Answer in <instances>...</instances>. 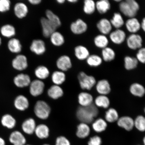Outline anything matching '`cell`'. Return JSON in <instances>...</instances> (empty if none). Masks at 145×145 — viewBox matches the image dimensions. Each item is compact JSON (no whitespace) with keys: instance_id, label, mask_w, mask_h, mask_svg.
<instances>
[{"instance_id":"cell-1","label":"cell","mask_w":145,"mask_h":145,"mask_svg":"<svg viewBox=\"0 0 145 145\" xmlns=\"http://www.w3.org/2000/svg\"><path fill=\"white\" fill-rule=\"evenodd\" d=\"M98 108L94 104L89 106H79L76 111V117L80 122L89 124L95 120L99 114Z\"/></svg>"},{"instance_id":"cell-2","label":"cell","mask_w":145,"mask_h":145,"mask_svg":"<svg viewBox=\"0 0 145 145\" xmlns=\"http://www.w3.org/2000/svg\"><path fill=\"white\" fill-rule=\"evenodd\" d=\"M119 8L121 13L129 18L135 17L140 9V6L135 0H125L119 3Z\"/></svg>"},{"instance_id":"cell-3","label":"cell","mask_w":145,"mask_h":145,"mask_svg":"<svg viewBox=\"0 0 145 145\" xmlns=\"http://www.w3.org/2000/svg\"><path fill=\"white\" fill-rule=\"evenodd\" d=\"M51 108L46 101L39 100L36 101L34 107V112L36 116L41 120H46L50 116Z\"/></svg>"},{"instance_id":"cell-4","label":"cell","mask_w":145,"mask_h":145,"mask_svg":"<svg viewBox=\"0 0 145 145\" xmlns=\"http://www.w3.org/2000/svg\"><path fill=\"white\" fill-rule=\"evenodd\" d=\"M77 78L80 86L82 89L84 90L92 89L97 82L95 77L88 75L83 71L79 72Z\"/></svg>"},{"instance_id":"cell-5","label":"cell","mask_w":145,"mask_h":145,"mask_svg":"<svg viewBox=\"0 0 145 145\" xmlns=\"http://www.w3.org/2000/svg\"><path fill=\"white\" fill-rule=\"evenodd\" d=\"M45 88L44 82L36 79L31 82L29 86V91L32 97H37L42 95L44 92Z\"/></svg>"},{"instance_id":"cell-6","label":"cell","mask_w":145,"mask_h":145,"mask_svg":"<svg viewBox=\"0 0 145 145\" xmlns=\"http://www.w3.org/2000/svg\"><path fill=\"white\" fill-rule=\"evenodd\" d=\"M126 41L127 46L131 50H138L142 47L143 39L138 34H131L126 38Z\"/></svg>"},{"instance_id":"cell-7","label":"cell","mask_w":145,"mask_h":145,"mask_svg":"<svg viewBox=\"0 0 145 145\" xmlns=\"http://www.w3.org/2000/svg\"><path fill=\"white\" fill-rule=\"evenodd\" d=\"M87 24L81 19H78L71 23L70 26V30L72 33L79 35L84 33L88 29Z\"/></svg>"},{"instance_id":"cell-8","label":"cell","mask_w":145,"mask_h":145,"mask_svg":"<svg viewBox=\"0 0 145 145\" xmlns=\"http://www.w3.org/2000/svg\"><path fill=\"white\" fill-rule=\"evenodd\" d=\"M12 66L16 70L23 71L28 68V59L26 56L23 54H19L12 61Z\"/></svg>"},{"instance_id":"cell-9","label":"cell","mask_w":145,"mask_h":145,"mask_svg":"<svg viewBox=\"0 0 145 145\" xmlns=\"http://www.w3.org/2000/svg\"><path fill=\"white\" fill-rule=\"evenodd\" d=\"M30 49L31 51L36 55H43L46 51V45L42 40L34 39L33 40L30 45Z\"/></svg>"},{"instance_id":"cell-10","label":"cell","mask_w":145,"mask_h":145,"mask_svg":"<svg viewBox=\"0 0 145 145\" xmlns=\"http://www.w3.org/2000/svg\"><path fill=\"white\" fill-rule=\"evenodd\" d=\"M56 65L59 70L64 72L68 71L72 67L71 59L67 55L61 56L57 59Z\"/></svg>"},{"instance_id":"cell-11","label":"cell","mask_w":145,"mask_h":145,"mask_svg":"<svg viewBox=\"0 0 145 145\" xmlns=\"http://www.w3.org/2000/svg\"><path fill=\"white\" fill-rule=\"evenodd\" d=\"M40 23L42 30V33L45 38H48L57 28L48 20L46 17H42L40 19Z\"/></svg>"},{"instance_id":"cell-12","label":"cell","mask_w":145,"mask_h":145,"mask_svg":"<svg viewBox=\"0 0 145 145\" xmlns=\"http://www.w3.org/2000/svg\"><path fill=\"white\" fill-rule=\"evenodd\" d=\"M118 126L127 131H131L135 127L134 120L129 116L119 117L117 122Z\"/></svg>"},{"instance_id":"cell-13","label":"cell","mask_w":145,"mask_h":145,"mask_svg":"<svg viewBox=\"0 0 145 145\" xmlns=\"http://www.w3.org/2000/svg\"><path fill=\"white\" fill-rule=\"evenodd\" d=\"M110 39L112 42L115 44H122L126 39V34L121 29H116L110 34Z\"/></svg>"},{"instance_id":"cell-14","label":"cell","mask_w":145,"mask_h":145,"mask_svg":"<svg viewBox=\"0 0 145 145\" xmlns=\"http://www.w3.org/2000/svg\"><path fill=\"white\" fill-rule=\"evenodd\" d=\"M29 76L28 74L21 73L14 77V82L18 88H23L29 86L31 82Z\"/></svg>"},{"instance_id":"cell-15","label":"cell","mask_w":145,"mask_h":145,"mask_svg":"<svg viewBox=\"0 0 145 145\" xmlns=\"http://www.w3.org/2000/svg\"><path fill=\"white\" fill-rule=\"evenodd\" d=\"M95 86L96 91L99 95H107L111 92V86L106 79H101L97 82Z\"/></svg>"},{"instance_id":"cell-16","label":"cell","mask_w":145,"mask_h":145,"mask_svg":"<svg viewBox=\"0 0 145 145\" xmlns=\"http://www.w3.org/2000/svg\"><path fill=\"white\" fill-rule=\"evenodd\" d=\"M94 100L93 96L88 92H81L78 96V103L80 106H89L93 104Z\"/></svg>"},{"instance_id":"cell-17","label":"cell","mask_w":145,"mask_h":145,"mask_svg":"<svg viewBox=\"0 0 145 145\" xmlns=\"http://www.w3.org/2000/svg\"><path fill=\"white\" fill-rule=\"evenodd\" d=\"M97 27L101 34L106 35L111 32L113 27L109 20L104 18L98 22Z\"/></svg>"},{"instance_id":"cell-18","label":"cell","mask_w":145,"mask_h":145,"mask_svg":"<svg viewBox=\"0 0 145 145\" xmlns=\"http://www.w3.org/2000/svg\"><path fill=\"white\" fill-rule=\"evenodd\" d=\"M127 30L131 34L137 33L141 29V24L135 17L129 18L125 23Z\"/></svg>"},{"instance_id":"cell-19","label":"cell","mask_w":145,"mask_h":145,"mask_svg":"<svg viewBox=\"0 0 145 145\" xmlns=\"http://www.w3.org/2000/svg\"><path fill=\"white\" fill-rule=\"evenodd\" d=\"M14 105L17 110L21 111H25L29 106V101L26 96L20 95L16 97L14 99Z\"/></svg>"},{"instance_id":"cell-20","label":"cell","mask_w":145,"mask_h":145,"mask_svg":"<svg viewBox=\"0 0 145 145\" xmlns=\"http://www.w3.org/2000/svg\"><path fill=\"white\" fill-rule=\"evenodd\" d=\"M37 125L35 119L29 118L24 121L22 125V129L25 133L32 135L34 133Z\"/></svg>"},{"instance_id":"cell-21","label":"cell","mask_w":145,"mask_h":145,"mask_svg":"<svg viewBox=\"0 0 145 145\" xmlns=\"http://www.w3.org/2000/svg\"><path fill=\"white\" fill-rule=\"evenodd\" d=\"M47 93L51 99L57 100L63 97L64 95V91L60 86L54 84L48 88Z\"/></svg>"},{"instance_id":"cell-22","label":"cell","mask_w":145,"mask_h":145,"mask_svg":"<svg viewBox=\"0 0 145 145\" xmlns=\"http://www.w3.org/2000/svg\"><path fill=\"white\" fill-rule=\"evenodd\" d=\"M90 132L91 129L88 124L80 122L77 127L76 134L78 138L83 139L88 137Z\"/></svg>"},{"instance_id":"cell-23","label":"cell","mask_w":145,"mask_h":145,"mask_svg":"<svg viewBox=\"0 0 145 145\" xmlns=\"http://www.w3.org/2000/svg\"><path fill=\"white\" fill-rule=\"evenodd\" d=\"M34 133L36 137L40 139H46L49 137L50 128L46 124L42 123L36 126Z\"/></svg>"},{"instance_id":"cell-24","label":"cell","mask_w":145,"mask_h":145,"mask_svg":"<svg viewBox=\"0 0 145 145\" xmlns=\"http://www.w3.org/2000/svg\"><path fill=\"white\" fill-rule=\"evenodd\" d=\"M9 140L14 145H25L26 139L21 132L15 131L10 134Z\"/></svg>"},{"instance_id":"cell-25","label":"cell","mask_w":145,"mask_h":145,"mask_svg":"<svg viewBox=\"0 0 145 145\" xmlns=\"http://www.w3.org/2000/svg\"><path fill=\"white\" fill-rule=\"evenodd\" d=\"M28 8L25 3H18L14 5V12L15 16L20 19L26 17L28 14Z\"/></svg>"},{"instance_id":"cell-26","label":"cell","mask_w":145,"mask_h":145,"mask_svg":"<svg viewBox=\"0 0 145 145\" xmlns=\"http://www.w3.org/2000/svg\"><path fill=\"white\" fill-rule=\"evenodd\" d=\"M74 54L80 61L86 60L90 55L89 50L84 45H78L74 48Z\"/></svg>"},{"instance_id":"cell-27","label":"cell","mask_w":145,"mask_h":145,"mask_svg":"<svg viewBox=\"0 0 145 145\" xmlns=\"http://www.w3.org/2000/svg\"><path fill=\"white\" fill-rule=\"evenodd\" d=\"M92 123V129L97 133H101L105 131L108 127L107 122L102 118L95 119Z\"/></svg>"},{"instance_id":"cell-28","label":"cell","mask_w":145,"mask_h":145,"mask_svg":"<svg viewBox=\"0 0 145 145\" xmlns=\"http://www.w3.org/2000/svg\"><path fill=\"white\" fill-rule=\"evenodd\" d=\"M129 91L131 95L135 97H142L145 95V88L140 83H132L130 86Z\"/></svg>"},{"instance_id":"cell-29","label":"cell","mask_w":145,"mask_h":145,"mask_svg":"<svg viewBox=\"0 0 145 145\" xmlns=\"http://www.w3.org/2000/svg\"><path fill=\"white\" fill-rule=\"evenodd\" d=\"M34 74L37 79L43 81L49 76L50 72L49 69L44 65H40L34 70Z\"/></svg>"},{"instance_id":"cell-30","label":"cell","mask_w":145,"mask_h":145,"mask_svg":"<svg viewBox=\"0 0 145 145\" xmlns=\"http://www.w3.org/2000/svg\"><path fill=\"white\" fill-rule=\"evenodd\" d=\"M93 103L97 108L108 109L110 106V101L107 95H99L94 99Z\"/></svg>"},{"instance_id":"cell-31","label":"cell","mask_w":145,"mask_h":145,"mask_svg":"<svg viewBox=\"0 0 145 145\" xmlns=\"http://www.w3.org/2000/svg\"><path fill=\"white\" fill-rule=\"evenodd\" d=\"M66 76L64 72L57 70L52 72L51 80L54 85L60 86L66 80Z\"/></svg>"},{"instance_id":"cell-32","label":"cell","mask_w":145,"mask_h":145,"mask_svg":"<svg viewBox=\"0 0 145 145\" xmlns=\"http://www.w3.org/2000/svg\"><path fill=\"white\" fill-rule=\"evenodd\" d=\"M49 38L51 42L54 46H61L65 42L64 36L60 32L57 31L52 33Z\"/></svg>"},{"instance_id":"cell-33","label":"cell","mask_w":145,"mask_h":145,"mask_svg":"<svg viewBox=\"0 0 145 145\" xmlns=\"http://www.w3.org/2000/svg\"><path fill=\"white\" fill-rule=\"evenodd\" d=\"M119 118L118 112L114 108H108L105 113V120L107 122H117Z\"/></svg>"},{"instance_id":"cell-34","label":"cell","mask_w":145,"mask_h":145,"mask_svg":"<svg viewBox=\"0 0 145 145\" xmlns=\"http://www.w3.org/2000/svg\"><path fill=\"white\" fill-rule=\"evenodd\" d=\"M8 46L9 50L13 53H19L22 50V45L20 42L15 38H12L9 41Z\"/></svg>"},{"instance_id":"cell-35","label":"cell","mask_w":145,"mask_h":145,"mask_svg":"<svg viewBox=\"0 0 145 145\" xmlns=\"http://www.w3.org/2000/svg\"><path fill=\"white\" fill-rule=\"evenodd\" d=\"M95 3L96 10L101 14H106L111 8V4L108 0H101Z\"/></svg>"},{"instance_id":"cell-36","label":"cell","mask_w":145,"mask_h":145,"mask_svg":"<svg viewBox=\"0 0 145 145\" xmlns=\"http://www.w3.org/2000/svg\"><path fill=\"white\" fill-rule=\"evenodd\" d=\"M112 27L116 29H120L125 24V22L122 14L119 12H116L110 20Z\"/></svg>"},{"instance_id":"cell-37","label":"cell","mask_w":145,"mask_h":145,"mask_svg":"<svg viewBox=\"0 0 145 145\" xmlns=\"http://www.w3.org/2000/svg\"><path fill=\"white\" fill-rule=\"evenodd\" d=\"M101 55L103 60L106 62H108L115 59L116 54L113 49L108 46L102 49Z\"/></svg>"},{"instance_id":"cell-38","label":"cell","mask_w":145,"mask_h":145,"mask_svg":"<svg viewBox=\"0 0 145 145\" xmlns=\"http://www.w3.org/2000/svg\"><path fill=\"white\" fill-rule=\"evenodd\" d=\"M94 43L97 48L103 49L108 46L109 40L106 35L99 34L95 37Z\"/></svg>"},{"instance_id":"cell-39","label":"cell","mask_w":145,"mask_h":145,"mask_svg":"<svg viewBox=\"0 0 145 145\" xmlns=\"http://www.w3.org/2000/svg\"><path fill=\"white\" fill-rule=\"evenodd\" d=\"M46 17L49 21L57 29L60 27L61 22L60 19L57 14H54L52 10H48L45 12Z\"/></svg>"},{"instance_id":"cell-40","label":"cell","mask_w":145,"mask_h":145,"mask_svg":"<svg viewBox=\"0 0 145 145\" xmlns=\"http://www.w3.org/2000/svg\"><path fill=\"white\" fill-rule=\"evenodd\" d=\"M124 68L127 70L135 69L138 64V61L136 57L126 56L124 57Z\"/></svg>"},{"instance_id":"cell-41","label":"cell","mask_w":145,"mask_h":145,"mask_svg":"<svg viewBox=\"0 0 145 145\" xmlns=\"http://www.w3.org/2000/svg\"><path fill=\"white\" fill-rule=\"evenodd\" d=\"M1 122L3 126L10 129L14 128L16 124L15 119L12 116L8 114L3 116Z\"/></svg>"},{"instance_id":"cell-42","label":"cell","mask_w":145,"mask_h":145,"mask_svg":"<svg viewBox=\"0 0 145 145\" xmlns=\"http://www.w3.org/2000/svg\"><path fill=\"white\" fill-rule=\"evenodd\" d=\"M87 64L92 67H97L102 64L103 60L102 57L97 54L90 55L86 59Z\"/></svg>"},{"instance_id":"cell-43","label":"cell","mask_w":145,"mask_h":145,"mask_svg":"<svg viewBox=\"0 0 145 145\" xmlns=\"http://www.w3.org/2000/svg\"><path fill=\"white\" fill-rule=\"evenodd\" d=\"M2 35L5 37L11 38L16 34V30L12 25L7 24L3 25L0 30Z\"/></svg>"},{"instance_id":"cell-44","label":"cell","mask_w":145,"mask_h":145,"mask_svg":"<svg viewBox=\"0 0 145 145\" xmlns=\"http://www.w3.org/2000/svg\"><path fill=\"white\" fill-rule=\"evenodd\" d=\"M96 10V3L93 0H85L84 1L83 10L85 14L91 15Z\"/></svg>"},{"instance_id":"cell-45","label":"cell","mask_w":145,"mask_h":145,"mask_svg":"<svg viewBox=\"0 0 145 145\" xmlns=\"http://www.w3.org/2000/svg\"><path fill=\"white\" fill-rule=\"evenodd\" d=\"M134 125L139 132H145V117L142 115L138 116L134 120Z\"/></svg>"},{"instance_id":"cell-46","label":"cell","mask_w":145,"mask_h":145,"mask_svg":"<svg viewBox=\"0 0 145 145\" xmlns=\"http://www.w3.org/2000/svg\"><path fill=\"white\" fill-rule=\"evenodd\" d=\"M11 2L9 0H0V12L8 11L10 8Z\"/></svg>"},{"instance_id":"cell-47","label":"cell","mask_w":145,"mask_h":145,"mask_svg":"<svg viewBox=\"0 0 145 145\" xmlns=\"http://www.w3.org/2000/svg\"><path fill=\"white\" fill-rule=\"evenodd\" d=\"M136 58L139 62L145 64V48L139 49L136 54Z\"/></svg>"},{"instance_id":"cell-48","label":"cell","mask_w":145,"mask_h":145,"mask_svg":"<svg viewBox=\"0 0 145 145\" xmlns=\"http://www.w3.org/2000/svg\"><path fill=\"white\" fill-rule=\"evenodd\" d=\"M102 144V139L98 135L91 137L88 142V145H101Z\"/></svg>"},{"instance_id":"cell-49","label":"cell","mask_w":145,"mask_h":145,"mask_svg":"<svg viewBox=\"0 0 145 145\" xmlns=\"http://www.w3.org/2000/svg\"><path fill=\"white\" fill-rule=\"evenodd\" d=\"M55 145H71V144L66 137L63 136H60L56 139Z\"/></svg>"},{"instance_id":"cell-50","label":"cell","mask_w":145,"mask_h":145,"mask_svg":"<svg viewBox=\"0 0 145 145\" xmlns=\"http://www.w3.org/2000/svg\"><path fill=\"white\" fill-rule=\"evenodd\" d=\"M29 2L33 5H39L41 3V0H29Z\"/></svg>"},{"instance_id":"cell-51","label":"cell","mask_w":145,"mask_h":145,"mask_svg":"<svg viewBox=\"0 0 145 145\" xmlns=\"http://www.w3.org/2000/svg\"><path fill=\"white\" fill-rule=\"evenodd\" d=\"M141 24V29H142L145 32V17L143 18Z\"/></svg>"},{"instance_id":"cell-52","label":"cell","mask_w":145,"mask_h":145,"mask_svg":"<svg viewBox=\"0 0 145 145\" xmlns=\"http://www.w3.org/2000/svg\"><path fill=\"white\" fill-rule=\"evenodd\" d=\"M5 141L3 138L0 137V145H5Z\"/></svg>"},{"instance_id":"cell-53","label":"cell","mask_w":145,"mask_h":145,"mask_svg":"<svg viewBox=\"0 0 145 145\" xmlns=\"http://www.w3.org/2000/svg\"><path fill=\"white\" fill-rule=\"evenodd\" d=\"M57 3L59 4H63L65 3V0H57Z\"/></svg>"},{"instance_id":"cell-54","label":"cell","mask_w":145,"mask_h":145,"mask_svg":"<svg viewBox=\"0 0 145 145\" xmlns=\"http://www.w3.org/2000/svg\"><path fill=\"white\" fill-rule=\"evenodd\" d=\"M69 2L71 3H75L78 1L77 0H68Z\"/></svg>"},{"instance_id":"cell-55","label":"cell","mask_w":145,"mask_h":145,"mask_svg":"<svg viewBox=\"0 0 145 145\" xmlns=\"http://www.w3.org/2000/svg\"><path fill=\"white\" fill-rule=\"evenodd\" d=\"M143 145H145V136L143 138Z\"/></svg>"},{"instance_id":"cell-56","label":"cell","mask_w":145,"mask_h":145,"mask_svg":"<svg viewBox=\"0 0 145 145\" xmlns=\"http://www.w3.org/2000/svg\"><path fill=\"white\" fill-rule=\"evenodd\" d=\"M2 43L1 39V37H0V46H1Z\"/></svg>"},{"instance_id":"cell-57","label":"cell","mask_w":145,"mask_h":145,"mask_svg":"<svg viewBox=\"0 0 145 145\" xmlns=\"http://www.w3.org/2000/svg\"><path fill=\"white\" fill-rule=\"evenodd\" d=\"M42 145H51L48 144H43Z\"/></svg>"},{"instance_id":"cell-58","label":"cell","mask_w":145,"mask_h":145,"mask_svg":"<svg viewBox=\"0 0 145 145\" xmlns=\"http://www.w3.org/2000/svg\"><path fill=\"white\" fill-rule=\"evenodd\" d=\"M144 114H145V107L144 108Z\"/></svg>"},{"instance_id":"cell-59","label":"cell","mask_w":145,"mask_h":145,"mask_svg":"<svg viewBox=\"0 0 145 145\" xmlns=\"http://www.w3.org/2000/svg\"><path fill=\"white\" fill-rule=\"evenodd\" d=\"M30 145V144H27V145Z\"/></svg>"},{"instance_id":"cell-60","label":"cell","mask_w":145,"mask_h":145,"mask_svg":"<svg viewBox=\"0 0 145 145\" xmlns=\"http://www.w3.org/2000/svg\"></svg>"}]
</instances>
